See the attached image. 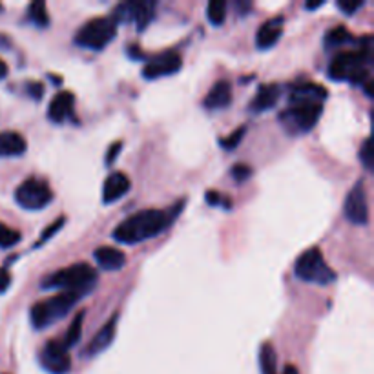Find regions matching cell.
I'll use <instances>...</instances> for the list:
<instances>
[{
    "mask_svg": "<svg viewBox=\"0 0 374 374\" xmlns=\"http://www.w3.org/2000/svg\"><path fill=\"white\" fill-rule=\"evenodd\" d=\"M174 214L163 210H141L119 223L114 230V239L123 245H137L152 239L169 228Z\"/></svg>",
    "mask_w": 374,
    "mask_h": 374,
    "instance_id": "2",
    "label": "cell"
},
{
    "mask_svg": "<svg viewBox=\"0 0 374 374\" xmlns=\"http://www.w3.org/2000/svg\"><path fill=\"white\" fill-rule=\"evenodd\" d=\"M21 241V232L0 223V249H11Z\"/></svg>",
    "mask_w": 374,
    "mask_h": 374,
    "instance_id": "26",
    "label": "cell"
},
{
    "mask_svg": "<svg viewBox=\"0 0 374 374\" xmlns=\"http://www.w3.org/2000/svg\"><path fill=\"white\" fill-rule=\"evenodd\" d=\"M353 40V35L349 33L347 27L338 26L325 35V46L327 48H334V46H342Z\"/></svg>",
    "mask_w": 374,
    "mask_h": 374,
    "instance_id": "25",
    "label": "cell"
},
{
    "mask_svg": "<svg viewBox=\"0 0 374 374\" xmlns=\"http://www.w3.org/2000/svg\"><path fill=\"white\" fill-rule=\"evenodd\" d=\"M277 99H279V88L276 84H265L258 90L255 97L252 99L250 110L252 112H266V110L276 106Z\"/></svg>",
    "mask_w": 374,
    "mask_h": 374,
    "instance_id": "20",
    "label": "cell"
},
{
    "mask_svg": "<svg viewBox=\"0 0 374 374\" xmlns=\"http://www.w3.org/2000/svg\"><path fill=\"white\" fill-rule=\"evenodd\" d=\"M338 10H342L345 15H354L364 5V0H338Z\"/></svg>",
    "mask_w": 374,
    "mask_h": 374,
    "instance_id": "29",
    "label": "cell"
},
{
    "mask_svg": "<svg viewBox=\"0 0 374 374\" xmlns=\"http://www.w3.org/2000/svg\"><path fill=\"white\" fill-rule=\"evenodd\" d=\"M325 99L327 90L320 84H301L294 88L290 95V106L279 115V121L287 130L301 132V134L310 132L320 121Z\"/></svg>",
    "mask_w": 374,
    "mask_h": 374,
    "instance_id": "1",
    "label": "cell"
},
{
    "mask_svg": "<svg viewBox=\"0 0 374 374\" xmlns=\"http://www.w3.org/2000/svg\"><path fill=\"white\" fill-rule=\"evenodd\" d=\"M155 15V4L153 2H139V0H132V2H123L117 5V10L112 15V21L115 24L119 22H136L139 32H145V27L152 22Z\"/></svg>",
    "mask_w": 374,
    "mask_h": 374,
    "instance_id": "9",
    "label": "cell"
},
{
    "mask_svg": "<svg viewBox=\"0 0 374 374\" xmlns=\"http://www.w3.org/2000/svg\"><path fill=\"white\" fill-rule=\"evenodd\" d=\"M15 199L26 210H42L53 199V192L46 181L29 177L15 190Z\"/></svg>",
    "mask_w": 374,
    "mask_h": 374,
    "instance_id": "8",
    "label": "cell"
},
{
    "mask_svg": "<svg viewBox=\"0 0 374 374\" xmlns=\"http://www.w3.org/2000/svg\"><path fill=\"white\" fill-rule=\"evenodd\" d=\"M84 298L82 294L77 292H59L57 296L44 299V301H37L32 307V323L35 329H46V327L53 325L55 321L62 320L71 307Z\"/></svg>",
    "mask_w": 374,
    "mask_h": 374,
    "instance_id": "5",
    "label": "cell"
},
{
    "mask_svg": "<svg viewBox=\"0 0 374 374\" xmlns=\"http://www.w3.org/2000/svg\"><path fill=\"white\" fill-rule=\"evenodd\" d=\"M82 320H84V310H82V312H79V314L73 318L71 325L68 327V331H66L64 340H62V343H64L66 349L73 347V345H75V343L81 340V336H82Z\"/></svg>",
    "mask_w": 374,
    "mask_h": 374,
    "instance_id": "22",
    "label": "cell"
},
{
    "mask_svg": "<svg viewBox=\"0 0 374 374\" xmlns=\"http://www.w3.org/2000/svg\"><path fill=\"white\" fill-rule=\"evenodd\" d=\"M73 106H75V97H73V93L70 92L57 93V95L51 99V103H49L48 108L49 121H53V123H62V121H66L68 117H71V114H73Z\"/></svg>",
    "mask_w": 374,
    "mask_h": 374,
    "instance_id": "15",
    "label": "cell"
},
{
    "mask_svg": "<svg viewBox=\"0 0 374 374\" xmlns=\"http://www.w3.org/2000/svg\"><path fill=\"white\" fill-rule=\"evenodd\" d=\"M27 93H29V95H32L33 99H40L42 97V93H44V88H42V84H37V82H29V84H27Z\"/></svg>",
    "mask_w": 374,
    "mask_h": 374,
    "instance_id": "35",
    "label": "cell"
},
{
    "mask_svg": "<svg viewBox=\"0 0 374 374\" xmlns=\"http://www.w3.org/2000/svg\"><path fill=\"white\" fill-rule=\"evenodd\" d=\"M232 103V86L228 81H219L210 88L205 97V108L223 110Z\"/></svg>",
    "mask_w": 374,
    "mask_h": 374,
    "instance_id": "18",
    "label": "cell"
},
{
    "mask_svg": "<svg viewBox=\"0 0 374 374\" xmlns=\"http://www.w3.org/2000/svg\"><path fill=\"white\" fill-rule=\"evenodd\" d=\"M283 35V18H272V21L265 22L260 27V32L255 35V46L260 49H269L272 46H276V42Z\"/></svg>",
    "mask_w": 374,
    "mask_h": 374,
    "instance_id": "16",
    "label": "cell"
},
{
    "mask_svg": "<svg viewBox=\"0 0 374 374\" xmlns=\"http://www.w3.org/2000/svg\"><path fill=\"white\" fill-rule=\"evenodd\" d=\"M117 320H119V314H114L103 327H101V329H99L97 334L92 338V342L88 343L86 347L88 356H97V354L104 353V351L114 343L115 331H117Z\"/></svg>",
    "mask_w": 374,
    "mask_h": 374,
    "instance_id": "13",
    "label": "cell"
},
{
    "mask_svg": "<svg viewBox=\"0 0 374 374\" xmlns=\"http://www.w3.org/2000/svg\"><path fill=\"white\" fill-rule=\"evenodd\" d=\"M245 126H241V128H238V130L234 132L232 136L225 137V139H221V147L225 148V150H236V148L239 147V142L243 141L245 137Z\"/></svg>",
    "mask_w": 374,
    "mask_h": 374,
    "instance_id": "27",
    "label": "cell"
},
{
    "mask_svg": "<svg viewBox=\"0 0 374 374\" xmlns=\"http://www.w3.org/2000/svg\"><path fill=\"white\" fill-rule=\"evenodd\" d=\"M121 147H123L121 142H114V145L110 147L108 153H106V164H108V166H112V164L115 163V159H117V155H119L121 152Z\"/></svg>",
    "mask_w": 374,
    "mask_h": 374,
    "instance_id": "33",
    "label": "cell"
},
{
    "mask_svg": "<svg viewBox=\"0 0 374 374\" xmlns=\"http://www.w3.org/2000/svg\"><path fill=\"white\" fill-rule=\"evenodd\" d=\"M97 283V272L88 263H75L49 274L44 279V288H57L62 292H77L88 296Z\"/></svg>",
    "mask_w": 374,
    "mask_h": 374,
    "instance_id": "3",
    "label": "cell"
},
{
    "mask_svg": "<svg viewBox=\"0 0 374 374\" xmlns=\"http://www.w3.org/2000/svg\"><path fill=\"white\" fill-rule=\"evenodd\" d=\"M230 174H232V177L238 181V183H241V181L250 179V175H252V169H250V166H247V164H236Z\"/></svg>",
    "mask_w": 374,
    "mask_h": 374,
    "instance_id": "31",
    "label": "cell"
},
{
    "mask_svg": "<svg viewBox=\"0 0 374 374\" xmlns=\"http://www.w3.org/2000/svg\"><path fill=\"white\" fill-rule=\"evenodd\" d=\"M132 188V183L128 179V175L123 174V172H114L110 174L104 181L103 186V201L104 205H112L115 201L123 199Z\"/></svg>",
    "mask_w": 374,
    "mask_h": 374,
    "instance_id": "14",
    "label": "cell"
},
{
    "mask_svg": "<svg viewBox=\"0 0 374 374\" xmlns=\"http://www.w3.org/2000/svg\"><path fill=\"white\" fill-rule=\"evenodd\" d=\"M206 16L214 26H221L227 18V2L225 0H210L206 8Z\"/></svg>",
    "mask_w": 374,
    "mask_h": 374,
    "instance_id": "23",
    "label": "cell"
},
{
    "mask_svg": "<svg viewBox=\"0 0 374 374\" xmlns=\"http://www.w3.org/2000/svg\"><path fill=\"white\" fill-rule=\"evenodd\" d=\"M294 272L301 282L318 283V285H327L336 279V272L327 266L323 254L318 247L305 250L303 254L299 255L294 265Z\"/></svg>",
    "mask_w": 374,
    "mask_h": 374,
    "instance_id": "7",
    "label": "cell"
},
{
    "mask_svg": "<svg viewBox=\"0 0 374 374\" xmlns=\"http://www.w3.org/2000/svg\"><path fill=\"white\" fill-rule=\"evenodd\" d=\"M360 161L364 163V166L367 170H373V147H371V139L364 142V147L360 150Z\"/></svg>",
    "mask_w": 374,
    "mask_h": 374,
    "instance_id": "30",
    "label": "cell"
},
{
    "mask_svg": "<svg viewBox=\"0 0 374 374\" xmlns=\"http://www.w3.org/2000/svg\"><path fill=\"white\" fill-rule=\"evenodd\" d=\"M323 4H325V0H312V2H307V4H305V10L309 11L318 10V8H321Z\"/></svg>",
    "mask_w": 374,
    "mask_h": 374,
    "instance_id": "36",
    "label": "cell"
},
{
    "mask_svg": "<svg viewBox=\"0 0 374 374\" xmlns=\"http://www.w3.org/2000/svg\"><path fill=\"white\" fill-rule=\"evenodd\" d=\"M371 62V38H365L364 48L358 51L340 53L329 66V79L332 81H351L353 84H367V70L365 64Z\"/></svg>",
    "mask_w": 374,
    "mask_h": 374,
    "instance_id": "4",
    "label": "cell"
},
{
    "mask_svg": "<svg viewBox=\"0 0 374 374\" xmlns=\"http://www.w3.org/2000/svg\"><path fill=\"white\" fill-rule=\"evenodd\" d=\"M5 75H8V64L0 59V79H4Z\"/></svg>",
    "mask_w": 374,
    "mask_h": 374,
    "instance_id": "37",
    "label": "cell"
},
{
    "mask_svg": "<svg viewBox=\"0 0 374 374\" xmlns=\"http://www.w3.org/2000/svg\"><path fill=\"white\" fill-rule=\"evenodd\" d=\"M276 351L271 343H263L260 349V369L261 374H277L276 373Z\"/></svg>",
    "mask_w": 374,
    "mask_h": 374,
    "instance_id": "21",
    "label": "cell"
},
{
    "mask_svg": "<svg viewBox=\"0 0 374 374\" xmlns=\"http://www.w3.org/2000/svg\"><path fill=\"white\" fill-rule=\"evenodd\" d=\"M62 227H64V217H59V219H57V221H55L53 225H49V227L46 228V230H44V234H42V236H40V239H38L37 245H35V247H40V245L46 243V241H48V239L53 238L55 234L59 232V230Z\"/></svg>",
    "mask_w": 374,
    "mask_h": 374,
    "instance_id": "28",
    "label": "cell"
},
{
    "mask_svg": "<svg viewBox=\"0 0 374 374\" xmlns=\"http://www.w3.org/2000/svg\"><path fill=\"white\" fill-rule=\"evenodd\" d=\"M97 265L104 271H121L126 263V255L123 250L112 249V247H101L93 254Z\"/></svg>",
    "mask_w": 374,
    "mask_h": 374,
    "instance_id": "19",
    "label": "cell"
},
{
    "mask_svg": "<svg viewBox=\"0 0 374 374\" xmlns=\"http://www.w3.org/2000/svg\"><path fill=\"white\" fill-rule=\"evenodd\" d=\"M205 199L210 206L223 205L225 208H230V199H223L221 195L217 194L216 190H208V192H206V195H205Z\"/></svg>",
    "mask_w": 374,
    "mask_h": 374,
    "instance_id": "32",
    "label": "cell"
},
{
    "mask_svg": "<svg viewBox=\"0 0 374 374\" xmlns=\"http://www.w3.org/2000/svg\"><path fill=\"white\" fill-rule=\"evenodd\" d=\"M115 37H117V24L112 21V16H99L79 27L75 44L97 51V49L106 48Z\"/></svg>",
    "mask_w": 374,
    "mask_h": 374,
    "instance_id": "6",
    "label": "cell"
},
{
    "mask_svg": "<svg viewBox=\"0 0 374 374\" xmlns=\"http://www.w3.org/2000/svg\"><path fill=\"white\" fill-rule=\"evenodd\" d=\"M183 66V60L177 53H164L159 55L155 59H152L145 68H142V75L148 81H153V79H161V77L174 75L181 70Z\"/></svg>",
    "mask_w": 374,
    "mask_h": 374,
    "instance_id": "12",
    "label": "cell"
},
{
    "mask_svg": "<svg viewBox=\"0 0 374 374\" xmlns=\"http://www.w3.org/2000/svg\"><path fill=\"white\" fill-rule=\"evenodd\" d=\"M343 212L353 225H367L369 223V203H367V194H365V186L362 179L353 186V190L349 192L345 201H343Z\"/></svg>",
    "mask_w": 374,
    "mask_h": 374,
    "instance_id": "10",
    "label": "cell"
},
{
    "mask_svg": "<svg viewBox=\"0 0 374 374\" xmlns=\"http://www.w3.org/2000/svg\"><path fill=\"white\" fill-rule=\"evenodd\" d=\"M26 150V139L18 132H0V158H18Z\"/></svg>",
    "mask_w": 374,
    "mask_h": 374,
    "instance_id": "17",
    "label": "cell"
},
{
    "mask_svg": "<svg viewBox=\"0 0 374 374\" xmlns=\"http://www.w3.org/2000/svg\"><path fill=\"white\" fill-rule=\"evenodd\" d=\"M283 374H299V371L296 365H287V367H285V371H283Z\"/></svg>",
    "mask_w": 374,
    "mask_h": 374,
    "instance_id": "38",
    "label": "cell"
},
{
    "mask_svg": "<svg viewBox=\"0 0 374 374\" xmlns=\"http://www.w3.org/2000/svg\"><path fill=\"white\" fill-rule=\"evenodd\" d=\"M40 365L49 374H68L71 369V360L68 349L59 340H51L44 345L40 353Z\"/></svg>",
    "mask_w": 374,
    "mask_h": 374,
    "instance_id": "11",
    "label": "cell"
},
{
    "mask_svg": "<svg viewBox=\"0 0 374 374\" xmlns=\"http://www.w3.org/2000/svg\"><path fill=\"white\" fill-rule=\"evenodd\" d=\"M27 18L35 24L37 27H46L49 24V15L48 10H46V4L37 0V2H33L29 5V10H27Z\"/></svg>",
    "mask_w": 374,
    "mask_h": 374,
    "instance_id": "24",
    "label": "cell"
},
{
    "mask_svg": "<svg viewBox=\"0 0 374 374\" xmlns=\"http://www.w3.org/2000/svg\"><path fill=\"white\" fill-rule=\"evenodd\" d=\"M11 285V276L10 272L5 271V269H0V294L5 292L8 287Z\"/></svg>",
    "mask_w": 374,
    "mask_h": 374,
    "instance_id": "34",
    "label": "cell"
}]
</instances>
